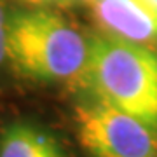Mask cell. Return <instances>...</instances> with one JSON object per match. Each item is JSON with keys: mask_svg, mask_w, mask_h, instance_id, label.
Here are the masks:
<instances>
[{"mask_svg": "<svg viewBox=\"0 0 157 157\" xmlns=\"http://www.w3.org/2000/svg\"><path fill=\"white\" fill-rule=\"evenodd\" d=\"M73 2H75V0H73ZM77 2H82V4H87V6H93V4H94L96 0H77Z\"/></svg>", "mask_w": 157, "mask_h": 157, "instance_id": "obj_8", "label": "cell"}, {"mask_svg": "<svg viewBox=\"0 0 157 157\" xmlns=\"http://www.w3.org/2000/svg\"><path fill=\"white\" fill-rule=\"evenodd\" d=\"M6 40H7V14L0 4V65L6 59Z\"/></svg>", "mask_w": 157, "mask_h": 157, "instance_id": "obj_7", "label": "cell"}, {"mask_svg": "<svg viewBox=\"0 0 157 157\" xmlns=\"http://www.w3.org/2000/svg\"><path fill=\"white\" fill-rule=\"evenodd\" d=\"M91 7L108 37L145 47L157 42V9L147 0H96Z\"/></svg>", "mask_w": 157, "mask_h": 157, "instance_id": "obj_4", "label": "cell"}, {"mask_svg": "<svg viewBox=\"0 0 157 157\" xmlns=\"http://www.w3.org/2000/svg\"><path fill=\"white\" fill-rule=\"evenodd\" d=\"M147 2H148L152 7H155V9H157V0H147Z\"/></svg>", "mask_w": 157, "mask_h": 157, "instance_id": "obj_9", "label": "cell"}, {"mask_svg": "<svg viewBox=\"0 0 157 157\" xmlns=\"http://www.w3.org/2000/svg\"><path fill=\"white\" fill-rule=\"evenodd\" d=\"M6 59L30 80L78 82L89 65V40L51 9L19 11L7 17Z\"/></svg>", "mask_w": 157, "mask_h": 157, "instance_id": "obj_1", "label": "cell"}, {"mask_svg": "<svg viewBox=\"0 0 157 157\" xmlns=\"http://www.w3.org/2000/svg\"><path fill=\"white\" fill-rule=\"evenodd\" d=\"M96 98L157 131V54L113 37L89 40L86 72Z\"/></svg>", "mask_w": 157, "mask_h": 157, "instance_id": "obj_2", "label": "cell"}, {"mask_svg": "<svg viewBox=\"0 0 157 157\" xmlns=\"http://www.w3.org/2000/svg\"><path fill=\"white\" fill-rule=\"evenodd\" d=\"M80 145L91 157H157L155 129L96 100L73 113Z\"/></svg>", "mask_w": 157, "mask_h": 157, "instance_id": "obj_3", "label": "cell"}, {"mask_svg": "<svg viewBox=\"0 0 157 157\" xmlns=\"http://www.w3.org/2000/svg\"><path fill=\"white\" fill-rule=\"evenodd\" d=\"M0 157H65L58 141L26 122L7 126L0 135Z\"/></svg>", "mask_w": 157, "mask_h": 157, "instance_id": "obj_5", "label": "cell"}, {"mask_svg": "<svg viewBox=\"0 0 157 157\" xmlns=\"http://www.w3.org/2000/svg\"><path fill=\"white\" fill-rule=\"evenodd\" d=\"M21 4L32 6L33 9H49V7H63L72 4L73 0H17Z\"/></svg>", "mask_w": 157, "mask_h": 157, "instance_id": "obj_6", "label": "cell"}]
</instances>
